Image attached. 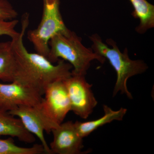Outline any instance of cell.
Instances as JSON below:
<instances>
[{
	"mask_svg": "<svg viewBox=\"0 0 154 154\" xmlns=\"http://www.w3.org/2000/svg\"><path fill=\"white\" fill-rule=\"evenodd\" d=\"M51 132L53 135L50 146L51 153L82 154L89 152L83 151V138L79 134L73 122H63Z\"/></svg>",
	"mask_w": 154,
	"mask_h": 154,
	"instance_id": "obj_8",
	"label": "cell"
},
{
	"mask_svg": "<svg viewBox=\"0 0 154 154\" xmlns=\"http://www.w3.org/2000/svg\"><path fill=\"white\" fill-rule=\"evenodd\" d=\"M9 136L17 137L28 143H33L36 139L25 128L21 120L8 112L0 110V136Z\"/></svg>",
	"mask_w": 154,
	"mask_h": 154,
	"instance_id": "obj_10",
	"label": "cell"
},
{
	"mask_svg": "<svg viewBox=\"0 0 154 154\" xmlns=\"http://www.w3.org/2000/svg\"><path fill=\"white\" fill-rule=\"evenodd\" d=\"M44 152L42 144H36L30 147H22L14 143L12 138L0 139V154H41Z\"/></svg>",
	"mask_w": 154,
	"mask_h": 154,
	"instance_id": "obj_14",
	"label": "cell"
},
{
	"mask_svg": "<svg viewBox=\"0 0 154 154\" xmlns=\"http://www.w3.org/2000/svg\"><path fill=\"white\" fill-rule=\"evenodd\" d=\"M18 16L17 11L8 0H0V19L12 20Z\"/></svg>",
	"mask_w": 154,
	"mask_h": 154,
	"instance_id": "obj_16",
	"label": "cell"
},
{
	"mask_svg": "<svg viewBox=\"0 0 154 154\" xmlns=\"http://www.w3.org/2000/svg\"><path fill=\"white\" fill-rule=\"evenodd\" d=\"M42 96L36 89L17 81L0 83V110L8 112L20 105L36 106L41 102Z\"/></svg>",
	"mask_w": 154,
	"mask_h": 154,
	"instance_id": "obj_7",
	"label": "cell"
},
{
	"mask_svg": "<svg viewBox=\"0 0 154 154\" xmlns=\"http://www.w3.org/2000/svg\"><path fill=\"white\" fill-rule=\"evenodd\" d=\"M133 7L132 15L139 19L135 28L138 33L143 34L154 27V6L146 0H129Z\"/></svg>",
	"mask_w": 154,
	"mask_h": 154,
	"instance_id": "obj_12",
	"label": "cell"
},
{
	"mask_svg": "<svg viewBox=\"0 0 154 154\" xmlns=\"http://www.w3.org/2000/svg\"><path fill=\"white\" fill-rule=\"evenodd\" d=\"M49 51L47 59L53 63L62 59L72 66V74L85 76L94 60L104 63L106 59L94 52L92 48L86 47L82 39L74 31L60 33L49 42Z\"/></svg>",
	"mask_w": 154,
	"mask_h": 154,
	"instance_id": "obj_2",
	"label": "cell"
},
{
	"mask_svg": "<svg viewBox=\"0 0 154 154\" xmlns=\"http://www.w3.org/2000/svg\"><path fill=\"white\" fill-rule=\"evenodd\" d=\"M21 31L11 38L15 58L14 81L32 87L44 95L45 88L54 82L63 81L72 75V66L59 59L56 64L37 53L29 52L23 42L29 24V14L22 15Z\"/></svg>",
	"mask_w": 154,
	"mask_h": 154,
	"instance_id": "obj_1",
	"label": "cell"
},
{
	"mask_svg": "<svg viewBox=\"0 0 154 154\" xmlns=\"http://www.w3.org/2000/svg\"><path fill=\"white\" fill-rule=\"evenodd\" d=\"M43 11L40 23L36 29L29 30L28 40L36 52L48 57L50 40L57 33H67V28L60 11V0H43Z\"/></svg>",
	"mask_w": 154,
	"mask_h": 154,
	"instance_id": "obj_4",
	"label": "cell"
},
{
	"mask_svg": "<svg viewBox=\"0 0 154 154\" xmlns=\"http://www.w3.org/2000/svg\"><path fill=\"white\" fill-rule=\"evenodd\" d=\"M71 105V111L83 119H87L94 111L98 102L93 91V85L85 76L72 75L63 80Z\"/></svg>",
	"mask_w": 154,
	"mask_h": 154,
	"instance_id": "obj_6",
	"label": "cell"
},
{
	"mask_svg": "<svg viewBox=\"0 0 154 154\" xmlns=\"http://www.w3.org/2000/svg\"><path fill=\"white\" fill-rule=\"evenodd\" d=\"M89 38L92 42L91 48L94 52L108 60L116 72L117 79L113 89V97L120 92L128 99H132V94L127 86L128 81L134 76L145 72L149 68L147 65L141 60L131 59L127 48H125L122 52L112 38L106 40V45L96 33L91 35Z\"/></svg>",
	"mask_w": 154,
	"mask_h": 154,
	"instance_id": "obj_3",
	"label": "cell"
},
{
	"mask_svg": "<svg viewBox=\"0 0 154 154\" xmlns=\"http://www.w3.org/2000/svg\"><path fill=\"white\" fill-rule=\"evenodd\" d=\"M8 112L19 118L25 128L39 139L44 148L45 153L52 154L44 137L45 126L44 122L36 106L20 105Z\"/></svg>",
	"mask_w": 154,
	"mask_h": 154,
	"instance_id": "obj_9",
	"label": "cell"
},
{
	"mask_svg": "<svg viewBox=\"0 0 154 154\" xmlns=\"http://www.w3.org/2000/svg\"><path fill=\"white\" fill-rule=\"evenodd\" d=\"M104 114L98 119L92 121L74 122L77 131L83 138L88 136L100 127L114 121H121L127 112L126 108L121 107L114 110L107 105H103Z\"/></svg>",
	"mask_w": 154,
	"mask_h": 154,
	"instance_id": "obj_11",
	"label": "cell"
},
{
	"mask_svg": "<svg viewBox=\"0 0 154 154\" xmlns=\"http://www.w3.org/2000/svg\"><path fill=\"white\" fill-rule=\"evenodd\" d=\"M14 69L15 58L11 40L0 42V80L13 82Z\"/></svg>",
	"mask_w": 154,
	"mask_h": 154,
	"instance_id": "obj_13",
	"label": "cell"
},
{
	"mask_svg": "<svg viewBox=\"0 0 154 154\" xmlns=\"http://www.w3.org/2000/svg\"><path fill=\"white\" fill-rule=\"evenodd\" d=\"M19 20H5L0 19V36H8L12 38L17 36L19 32L16 30Z\"/></svg>",
	"mask_w": 154,
	"mask_h": 154,
	"instance_id": "obj_15",
	"label": "cell"
},
{
	"mask_svg": "<svg viewBox=\"0 0 154 154\" xmlns=\"http://www.w3.org/2000/svg\"><path fill=\"white\" fill-rule=\"evenodd\" d=\"M44 97L36 107L45 126V131H51L63 122L69 112L71 105L63 81L50 84L45 88Z\"/></svg>",
	"mask_w": 154,
	"mask_h": 154,
	"instance_id": "obj_5",
	"label": "cell"
}]
</instances>
